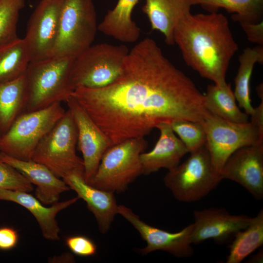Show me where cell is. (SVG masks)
<instances>
[{
    "label": "cell",
    "mask_w": 263,
    "mask_h": 263,
    "mask_svg": "<svg viewBox=\"0 0 263 263\" xmlns=\"http://www.w3.org/2000/svg\"><path fill=\"white\" fill-rule=\"evenodd\" d=\"M66 102L76 125L77 143L83 156L84 178L89 183L94 175L103 155L113 145L72 96Z\"/></svg>",
    "instance_id": "cell-13"
},
{
    "label": "cell",
    "mask_w": 263,
    "mask_h": 263,
    "mask_svg": "<svg viewBox=\"0 0 263 263\" xmlns=\"http://www.w3.org/2000/svg\"><path fill=\"white\" fill-rule=\"evenodd\" d=\"M263 244V210L252 218L249 225L233 239L226 257L227 263H239Z\"/></svg>",
    "instance_id": "cell-27"
},
{
    "label": "cell",
    "mask_w": 263,
    "mask_h": 263,
    "mask_svg": "<svg viewBox=\"0 0 263 263\" xmlns=\"http://www.w3.org/2000/svg\"><path fill=\"white\" fill-rule=\"evenodd\" d=\"M1 136H2V133H1V131L0 130V138H1Z\"/></svg>",
    "instance_id": "cell-36"
},
{
    "label": "cell",
    "mask_w": 263,
    "mask_h": 263,
    "mask_svg": "<svg viewBox=\"0 0 263 263\" xmlns=\"http://www.w3.org/2000/svg\"><path fill=\"white\" fill-rule=\"evenodd\" d=\"M250 115V122L263 131V98L262 99L260 105L254 108V111Z\"/></svg>",
    "instance_id": "cell-34"
},
{
    "label": "cell",
    "mask_w": 263,
    "mask_h": 263,
    "mask_svg": "<svg viewBox=\"0 0 263 263\" xmlns=\"http://www.w3.org/2000/svg\"><path fill=\"white\" fill-rule=\"evenodd\" d=\"M0 189L30 192L33 187L17 169L0 161Z\"/></svg>",
    "instance_id": "cell-30"
},
{
    "label": "cell",
    "mask_w": 263,
    "mask_h": 263,
    "mask_svg": "<svg viewBox=\"0 0 263 263\" xmlns=\"http://www.w3.org/2000/svg\"><path fill=\"white\" fill-rule=\"evenodd\" d=\"M140 0H118L115 6L109 10L98 30L104 34L125 43L134 42L140 36V29L132 19L134 6Z\"/></svg>",
    "instance_id": "cell-21"
},
{
    "label": "cell",
    "mask_w": 263,
    "mask_h": 263,
    "mask_svg": "<svg viewBox=\"0 0 263 263\" xmlns=\"http://www.w3.org/2000/svg\"><path fill=\"white\" fill-rule=\"evenodd\" d=\"M0 161L17 169L36 185V197L43 204L52 205L58 202L60 194L70 189L62 179L39 163L17 159L1 151Z\"/></svg>",
    "instance_id": "cell-17"
},
{
    "label": "cell",
    "mask_w": 263,
    "mask_h": 263,
    "mask_svg": "<svg viewBox=\"0 0 263 263\" xmlns=\"http://www.w3.org/2000/svg\"><path fill=\"white\" fill-rule=\"evenodd\" d=\"M61 103L19 115L0 140V151L17 159L32 160L41 140L63 116Z\"/></svg>",
    "instance_id": "cell-6"
},
{
    "label": "cell",
    "mask_w": 263,
    "mask_h": 263,
    "mask_svg": "<svg viewBox=\"0 0 263 263\" xmlns=\"http://www.w3.org/2000/svg\"><path fill=\"white\" fill-rule=\"evenodd\" d=\"M77 142L76 125L68 109L39 142L32 160L44 165L61 179L72 172L84 171L83 160L76 153Z\"/></svg>",
    "instance_id": "cell-9"
},
{
    "label": "cell",
    "mask_w": 263,
    "mask_h": 263,
    "mask_svg": "<svg viewBox=\"0 0 263 263\" xmlns=\"http://www.w3.org/2000/svg\"><path fill=\"white\" fill-rule=\"evenodd\" d=\"M78 199L77 196L64 201L57 202L50 207H46L28 192L0 189V200L13 202L27 209L36 219L43 236L51 241L59 239L60 228L56 220L57 214L75 203Z\"/></svg>",
    "instance_id": "cell-18"
},
{
    "label": "cell",
    "mask_w": 263,
    "mask_h": 263,
    "mask_svg": "<svg viewBox=\"0 0 263 263\" xmlns=\"http://www.w3.org/2000/svg\"><path fill=\"white\" fill-rule=\"evenodd\" d=\"M118 214L133 226L146 243V246L135 250L139 254L147 255L161 250L177 258H189L193 255L194 250L190 241L193 224L179 231L170 232L148 225L124 205H118Z\"/></svg>",
    "instance_id": "cell-12"
},
{
    "label": "cell",
    "mask_w": 263,
    "mask_h": 263,
    "mask_svg": "<svg viewBox=\"0 0 263 263\" xmlns=\"http://www.w3.org/2000/svg\"><path fill=\"white\" fill-rule=\"evenodd\" d=\"M194 222L190 237L191 244L212 239L219 244L233 239L246 227L252 218L244 215H232L223 208H209L193 211Z\"/></svg>",
    "instance_id": "cell-14"
},
{
    "label": "cell",
    "mask_w": 263,
    "mask_h": 263,
    "mask_svg": "<svg viewBox=\"0 0 263 263\" xmlns=\"http://www.w3.org/2000/svg\"><path fill=\"white\" fill-rule=\"evenodd\" d=\"M191 0H146L142 7L153 30L164 36L166 42L174 45L173 32L178 21L190 12Z\"/></svg>",
    "instance_id": "cell-20"
},
{
    "label": "cell",
    "mask_w": 263,
    "mask_h": 263,
    "mask_svg": "<svg viewBox=\"0 0 263 263\" xmlns=\"http://www.w3.org/2000/svg\"><path fill=\"white\" fill-rule=\"evenodd\" d=\"M61 0H41L31 15L23 39L30 62L47 59L56 40Z\"/></svg>",
    "instance_id": "cell-11"
},
{
    "label": "cell",
    "mask_w": 263,
    "mask_h": 263,
    "mask_svg": "<svg viewBox=\"0 0 263 263\" xmlns=\"http://www.w3.org/2000/svg\"><path fill=\"white\" fill-rule=\"evenodd\" d=\"M223 180L214 169L205 145L190 153L182 164L168 170L163 178L166 187L178 201H198L213 190Z\"/></svg>",
    "instance_id": "cell-7"
},
{
    "label": "cell",
    "mask_w": 263,
    "mask_h": 263,
    "mask_svg": "<svg viewBox=\"0 0 263 263\" xmlns=\"http://www.w3.org/2000/svg\"><path fill=\"white\" fill-rule=\"evenodd\" d=\"M204 95L205 107L209 113L231 122H249L248 115L241 111L236 103L230 83L208 85Z\"/></svg>",
    "instance_id": "cell-23"
},
{
    "label": "cell",
    "mask_w": 263,
    "mask_h": 263,
    "mask_svg": "<svg viewBox=\"0 0 263 263\" xmlns=\"http://www.w3.org/2000/svg\"><path fill=\"white\" fill-rule=\"evenodd\" d=\"M249 41L263 45V22L257 23L243 22L240 23Z\"/></svg>",
    "instance_id": "cell-32"
},
{
    "label": "cell",
    "mask_w": 263,
    "mask_h": 263,
    "mask_svg": "<svg viewBox=\"0 0 263 263\" xmlns=\"http://www.w3.org/2000/svg\"><path fill=\"white\" fill-rule=\"evenodd\" d=\"M97 27L92 0H61L58 34L51 57H76L92 45Z\"/></svg>",
    "instance_id": "cell-4"
},
{
    "label": "cell",
    "mask_w": 263,
    "mask_h": 263,
    "mask_svg": "<svg viewBox=\"0 0 263 263\" xmlns=\"http://www.w3.org/2000/svg\"><path fill=\"white\" fill-rule=\"evenodd\" d=\"M148 146L144 137L126 140L110 147L103 155L89 184L106 191L120 193L142 174L140 154Z\"/></svg>",
    "instance_id": "cell-5"
},
{
    "label": "cell",
    "mask_w": 263,
    "mask_h": 263,
    "mask_svg": "<svg viewBox=\"0 0 263 263\" xmlns=\"http://www.w3.org/2000/svg\"><path fill=\"white\" fill-rule=\"evenodd\" d=\"M188 152H193L205 145L206 135L202 124L189 120H178L170 123Z\"/></svg>",
    "instance_id": "cell-29"
},
{
    "label": "cell",
    "mask_w": 263,
    "mask_h": 263,
    "mask_svg": "<svg viewBox=\"0 0 263 263\" xmlns=\"http://www.w3.org/2000/svg\"><path fill=\"white\" fill-rule=\"evenodd\" d=\"M220 175L239 184L256 199L263 198V144L242 147L223 166Z\"/></svg>",
    "instance_id": "cell-15"
},
{
    "label": "cell",
    "mask_w": 263,
    "mask_h": 263,
    "mask_svg": "<svg viewBox=\"0 0 263 263\" xmlns=\"http://www.w3.org/2000/svg\"><path fill=\"white\" fill-rule=\"evenodd\" d=\"M263 261V252H259L255 255L253 257H251L249 261L252 263H258Z\"/></svg>",
    "instance_id": "cell-35"
},
{
    "label": "cell",
    "mask_w": 263,
    "mask_h": 263,
    "mask_svg": "<svg viewBox=\"0 0 263 263\" xmlns=\"http://www.w3.org/2000/svg\"><path fill=\"white\" fill-rule=\"evenodd\" d=\"M129 51L124 45L103 43L91 45L73 60L71 78L75 89L101 88L112 83L121 74Z\"/></svg>",
    "instance_id": "cell-8"
},
{
    "label": "cell",
    "mask_w": 263,
    "mask_h": 263,
    "mask_svg": "<svg viewBox=\"0 0 263 263\" xmlns=\"http://www.w3.org/2000/svg\"><path fill=\"white\" fill-rule=\"evenodd\" d=\"M70 188L87 204L88 209L94 214L102 234L106 233L118 214V207L114 193L96 188L87 183L84 171L72 172L62 178Z\"/></svg>",
    "instance_id": "cell-16"
},
{
    "label": "cell",
    "mask_w": 263,
    "mask_h": 263,
    "mask_svg": "<svg viewBox=\"0 0 263 263\" xmlns=\"http://www.w3.org/2000/svg\"><path fill=\"white\" fill-rule=\"evenodd\" d=\"M173 39L188 66L215 84L226 83L227 71L238 46L225 15L188 13L176 24Z\"/></svg>",
    "instance_id": "cell-2"
},
{
    "label": "cell",
    "mask_w": 263,
    "mask_h": 263,
    "mask_svg": "<svg viewBox=\"0 0 263 263\" xmlns=\"http://www.w3.org/2000/svg\"><path fill=\"white\" fill-rule=\"evenodd\" d=\"M19 241L16 230L10 227L0 228V249L7 250L14 248Z\"/></svg>",
    "instance_id": "cell-33"
},
{
    "label": "cell",
    "mask_w": 263,
    "mask_h": 263,
    "mask_svg": "<svg viewBox=\"0 0 263 263\" xmlns=\"http://www.w3.org/2000/svg\"><path fill=\"white\" fill-rule=\"evenodd\" d=\"M26 0H0V45L18 38L17 26Z\"/></svg>",
    "instance_id": "cell-28"
},
{
    "label": "cell",
    "mask_w": 263,
    "mask_h": 263,
    "mask_svg": "<svg viewBox=\"0 0 263 263\" xmlns=\"http://www.w3.org/2000/svg\"><path fill=\"white\" fill-rule=\"evenodd\" d=\"M192 5H200L210 12L220 8L232 13V19L239 23L263 21V0H191Z\"/></svg>",
    "instance_id": "cell-26"
},
{
    "label": "cell",
    "mask_w": 263,
    "mask_h": 263,
    "mask_svg": "<svg viewBox=\"0 0 263 263\" xmlns=\"http://www.w3.org/2000/svg\"><path fill=\"white\" fill-rule=\"evenodd\" d=\"M74 57H51L30 62L26 73L28 101L26 112L66 102L75 90L71 71Z\"/></svg>",
    "instance_id": "cell-3"
},
{
    "label": "cell",
    "mask_w": 263,
    "mask_h": 263,
    "mask_svg": "<svg viewBox=\"0 0 263 263\" xmlns=\"http://www.w3.org/2000/svg\"><path fill=\"white\" fill-rule=\"evenodd\" d=\"M202 124L206 135L205 146L220 174L227 159L236 150L263 144V131L250 121L236 123L209 113Z\"/></svg>",
    "instance_id": "cell-10"
},
{
    "label": "cell",
    "mask_w": 263,
    "mask_h": 263,
    "mask_svg": "<svg viewBox=\"0 0 263 263\" xmlns=\"http://www.w3.org/2000/svg\"><path fill=\"white\" fill-rule=\"evenodd\" d=\"M27 101L26 74L0 84V130L2 135L19 115L26 112Z\"/></svg>",
    "instance_id": "cell-22"
},
{
    "label": "cell",
    "mask_w": 263,
    "mask_h": 263,
    "mask_svg": "<svg viewBox=\"0 0 263 263\" xmlns=\"http://www.w3.org/2000/svg\"><path fill=\"white\" fill-rule=\"evenodd\" d=\"M65 244L74 254L78 256H92L95 255L97 251L94 242L83 235L69 236L65 240Z\"/></svg>",
    "instance_id": "cell-31"
},
{
    "label": "cell",
    "mask_w": 263,
    "mask_h": 263,
    "mask_svg": "<svg viewBox=\"0 0 263 263\" xmlns=\"http://www.w3.org/2000/svg\"><path fill=\"white\" fill-rule=\"evenodd\" d=\"M156 128L160 133L157 143L151 150L143 152L140 156L142 174L144 175L162 168L169 170L174 168L188 152L184 143L175 135L170 123L162 122Z\"/></svg>",
    "instance_id": "cell-19"
},
{
    "label": "cell",
    "mask_w": 263,
    "mask_h": 263,
    "mask_svg": "<svg viewBox=\"0 0 263 263\" xmlns=\"http://www.w3.org/2000/svg\"><path fill=\"white\" fill-rule=\"evenodd\" d=\"M30 62L29 55L23 38L18 37L0 45V84L25 75Z\"/></svg>",
    "instance_id": "cell-25"
},
{
    "label": "cell",
    "mask_w": 263,
    "mask_h": 263,
    "mask_svg": "<svg viewBox=\"0 0 263 263\" xmlns=\"http://www.w3.org/2000/svg\"><path fill=\"white\" fill-rule=\"evenodd\" d=\"M240 63L234 79V94L240 107L250 115L254 111L250 98V82L254 67L256 63H263V45L247 47L239 57Z\"/></svg>",
    "instance_id": "cell-24"
},
{
    "label": "cell",
    "mask_w": 263,
    "mask_h": 263,
    "mask_svg": "<svg viewBox=\"0 0 263 263\" xmlns=\"http://www.w3.org/2000/svg\"><path fill=\"white\" fill-rule=\"evenodd\" d=\"M72 96L113 146L145 137L162 122L202 123L209 113L204 94L149 38L129 51L114 81L101 88L77 87Z\"/></svg>",
    "instance_id": "cell-1"
}]
</instances>
